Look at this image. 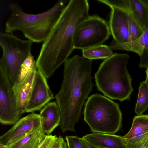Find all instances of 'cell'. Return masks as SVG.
Here are the masks:
<instances>
[{"label":"cell","instance_id":"ba28073f","mask_svg":"<svg viewBox=\"0 0 148 148\" xmlns=\"http://www.w3.org/2000/svg\"><path fill=\"white\" fill-rule=\"evenodd\" d=\"M12 89L5 72L0 67V122L14 125L21 119Z\"/></svg>","mask_w":148,"mask_h":148},{"label":"cell","instance_id":"30bf717a","mask_svg":"<svg viewBox=\"0 0 148 148\" xmlns=\"http://www.w3.org/2000/svg\"><path fill=\"white\" fill-rule=\"evenodd\" d=\"M54 98V95L47 84L46 78L38 69L25 112L32 113L40 110Z\"/></svg>","mask_w":148,"mask_h":148},{"label":"cell","instance_id":"5bb4252c","mask_svg":"<svg viewBox=\"0 0 148 148\" xmlns=\"http://www.w3.org/2000/svg\"><path fill=\"white\" fill-rule=\"evenodd\" d=\"M82 138L100 148H126L124 138L114 134L93 133L85 135Z\"/></svg>","mask_w":148,"mask_h":148},{"label":"cell","instance_id":"4fadbf2b","mask_svg":"<svg viewBox=\"0 0 148 148\" xmlns=\"http://www.w3.org/2000/svg\"><path fill=\"white\" fill-rule=\"evenodd\" d=\"M41 127L45 134L49 135L59 126L61 115L60 108L56 101L49 102L41 110Z\"/></svg>","mask_w":148,"mask_h":148},{"label":"cell","instance_id":"7a4b0ae2","mask_svg":"<svg viewBox=\"0 0 148 148\" xmlns=\"http://www.w3.org/2000/svg\"><path fill=\"white\" fill-rule=\"evenodd\" d=\"M92 60L78 55L68 58L63 63L62 82L55 97L61 113L59 126L63 132L75 131L83 106L92 90Z\"/></svg>","mask_w":148,"mask_h":148},{"label":"cell","instance_id":"7c38bea8","mask_svg":"<svg viewBox=\"0 0 148 148\" xmlns=\"http://www.w3.org/2000/svg\"><path fill=\"white\" fill-rule=\"evenodd\" d=\"M36 66L29 76L23 82L12 85V89L18 109L22 115L25 112L29 101L37 71Z\"/></svg>","mask_w":148,"mask_h":148},{"label":"cell","instance_id":"9c48e42d","mask_svg":"<svg viewBox=\"0 0 148 148\" xmlns=\"http://www.w3.org/2000/svg\"><path fill=\"white\" fill-rule=\"evenodd\" d=\"M41 127L39 114L32 113L21 118L14 126L0 137V143L6 146L11 145Z\"/></svg>","mask_w":148,"mask_h":148},{"label":"cell","instance_id":"8992f818","mask_svg":"<svg viewBox=\"0 0 148 148\" xmlns=\"http://www.w3.org/2000/svg\"><path fill=\"white\" fill-rule=\"evenodd\" d=\"M32 42L21 39L12 33H0V45L2 54L0 67L5 72L13 85L16 82L23 62L31 53Z\"/></svg>","mask_w":148,"mask_h":148},{"label":"cell","instance_id":"e0dca14e","mask_svg":"<svg viewBox=\"0 0 148 148\" xmlns=\"http://www.w3.org/2000/svg\"><path fill=\"white\" fill-rule=\"evenodd\" d=\"M148 132V115L142 114L134 117L131 128L127 133L123 136L129 138Z\"/></svg>","mask_w":148,"mask_h":148},{"label":"cell","instance_id":"5b68a950","mask_svg":"<svg viewBox=\"0 0 148 148\" xmlns=\"http://www.w3.org/2000/svg\"><path fill=\"white\" fill-rule=\"evenodd\" d=\"M83 114L84 121L93 133L114 134L121 127L122 113L119 104L101 95L88 98Z\"/></svg>","mask_w":148,"mask_h":148},{"label":"cell","instance_id":"d6986e66","mask_svg":"<svg viewBox=\"0 0 148 148\" xmlns=\"http://www.w3.org/2000/svg\"><path fill=\"white\" fill-rule=\"evenodd\" d=\"M148 108V83L145 80L141 82L135 112L137 116L140 115Z\"/></svg>","mask_w":148,"mask_h":148},{"label":"cell","instance_id":"ffe728a7","mask_svg":"<svg viewBox=\"0 0 148 148\" xmlns=\"http://www.w3.org/2000/svg\"><path fill=\"white\" fill-rule=\"evenodd\" d=\"M36 66V61L33 56L30 53L21 65L19 73L16 83H20L24 81Z\"/></svg>","mask_w":148,"mask_h":148},{"label":"cell","instance_id":"6da1fadb","mask_svg":"<svg viewBox=\"0 0 148 148\" xmlns=\"http://www.w3.org/2000/svg\"><path fill=\"white\" fill-rule=\"evenodd\" d=\"M89 9L88 0L69 1L50 34L43 42L36 65L47 79L64 63L74 49L73 38L75 30L89 16Z\"/></svg>","mask_w":148,"mask_h":148},{"label":"cell","instance_id":"ac0fdd59","mask_svg":"<svg viewBox=\"0 0 148 148\" xmlns=\"http://www.w3.org/2000/svg\"><path fill=\"white\" fill-rule=\"evenodd\" d=\"M84 57L89 59H106L114 54L109 46L103 45H98L82 50Z\"/></svg>","mask_w":148,"mask_h":148},{"label":"cell","instance_id":"7402d4cb","mask_svg":"<svg viewBox=\"0 0 148 148\" xmlns=\"http://www.w3.org/2000/svg\"><path fill=\"white\" fill-rule=\"evenodd\" d=\"M126 148H144L148 144V132L129 138H124Z\"/></svg>","mask_w":148,"mask_h":148},{"label":"cell","instance_id":"83f0119b","mask_svg":"<svg viewBox=\"0 0 148 148\" xmlns=\"http://www.w3.org/2000/svg\"><path fill=\"white\" fill-rule=\"evenodd\" d=\"M146 74V80L148 83V66L146 70L145 71Z\"/></svg>","mask_w":148,"mask_h":148},{"label":"cell","instance_id":"277c9868","mask_svg":"<svg viewBox=\"0 0 148 148\" xmlns=\"http://www.w3.org/2000/svg\"><path fill=\"white\" fill-rule=\"evenodd\" d=\"M127 54L115 53L105 59L95 75L97 90L112 99L123 101L129 99L134 90L127 65Z\"/></svg>","mask_w":148,"mask_h":148},{"label":"cell","instance_id":"f546056e","mask_svg":"<svg viewBox=\"0 0 148 148\" xmlns=\"http://www.w3.org/2000/svg\"><path fill=\"white\" fill-rule=\"evenodd\" d=\"M144 148H148V144L147 145V146Z\"/></svg>","mask_w":148,"mask_h":148},{"label":"cell","instance_id":"484cf974","mask_svg":"<svg viewBox=\"0 0 148 148\" xmlns=\"http://www.w3.org/2000/svg\"><path fill=\"white\" fill-rule=\"evenodd\" d=\"M67 144L61 136L57 137L55 142L51 148H67Z\"/></svg>","mask_w":148,"mask_h":148},{"label":"cell","instance_id":"cb8c5ba5","mask_svg":"<svg viewBox=\"0 0 148 148\" xmlns=\"http://www.w3.org/2000/svg\"><path fill=\"white\" fill-rule=\"evenodd\" d=\"M65 138L68 148H86L82 138L76 136H66Z\"/></svg>","mask_w":148,"mask_h":148},{"label":"cell","instance_id":"44dd1931","mask_svg":"<svg viewBox=\"0 0 148 148\" xmlns=\"http://www.w3.org/2000/svg\"><path fill=\"white\" fill-rule=\"evenodd\" d=\"M130 42L139 38L143 34L144 30L134 18L131 12H127Z\"/></svg>","mask_w":148,"mask_h":148},{"label":"cell","instance_id":"603a6c76","mask_svg":"<svg viewBox=\"0 0 148 148\" xmlns=\"http://www.w3.org/2000/svg\"><path fill=\"white\" fill-rule=\"evenodd\" d=\"M97 1L106 4L111 8H115L127 12H131L129 0H98Z\"/></svg>","mask_w":148,"mask_h":148},{"label":"cell","instance_id":"4316f807","mask_svg":"<svg viewBox=\"0 0 148 148\" xmlns=\"http://www.w3.org/2000/svg\"><path fill=\"white\" fill-rule=\"evenodd\" d=\"M83 140L86 148H100L94 145L86 140L82 137Z\"/></svg>","mask_w":148,"mask_h":148},{"label":"cell","instance_id":"f1b7e54d","mask_svg":"<svg viewBox=\"0 0 148 148\" xmlns=\"http://www.w3.org/2000/svg\"><path fill=\"white\" fill-rule=\"evenodd\" d=\"M0 148H9L7 146L0 143Z\"/></svg>","mask_w":148,"mask_h":148},{"label":"cell","instance_id":"52a82bcc","mask_svg":"<svg viewBox=\"0 0 148 148\" xmlns=\"http://www.w3.org/2000/svg\"><path fill=\"white\" fill-rule=\"evenodd\" d=\"M111 34L109 24L106 21L96 15L89 16L75 30L74 48L82 50L103 45Z\"/></svg>","mask_w":148,"mask_h":148},{"label":"cell","instance_id":"d4e9b609","mask_svg":"<svg viewBox=\"0 0 148 148\" xmlns=\"http://www.w3.org/2000/svg\"><path fill=\"white\" fill-rule=\"evenodd\" d=\"M57 137L56 135H47L38 148H51Z\"/></svg>","mask_w":148,"mask_h":148},{"label":"cell","instance_id":"9a60e30c","mask_svg":"<svg viewBox=\"0 0 148 148\" xmlns=\"http://www.w3.org/2000/svg\"><path fill=\"white\" fill-rule=\"evenodd\" d=\"M129 1L131 13L144 30L148 23V0Z\"/></svg>","mask_w":148,"mask_h":148},{"label":"cell","instance_id":"8fae6325","mask_svg":"<svg viewBox=\"0 0 148 148\" xmlns=\"http://www.w3.org/2000/svg\"><path fill=\"white\" fill-rule=\"evenodd\" d=\"M111 8L109 24L113 40L118 43L130 42L127 12L116 8Z\"/></svg>","mask_w":148,"mask_h":148},{"label":"cell","instance_id":"3957f363","mask_svg":"<svg viewBox=\"0 0 148 148\" xmlns=\"http://www.w3.org/2000/svg\"><path fill=\"white\" fill-rule=\"evenodd\" d=\"M69 1L60 0L42 13L30 14L25 12L17 3L9 5L10 15L5 24V32H21L32 42H44L48 37Z\"/></svg>","mask_w":148,"mask_h":148},{"label":"cell","instance_id":"2e32d148","mask_svg":"<svg viewBox=\"0 0 148 148\" xmlns=\"http://www.w3.org/2000/svg\"><path fill=\"white\" fill-rule=\"evenodd\" d=\"M46 136L41 127L36 131L7 146L9 148H38Z\"/></svg>","mask_w":148,"mask_h":148}]
</instances>
